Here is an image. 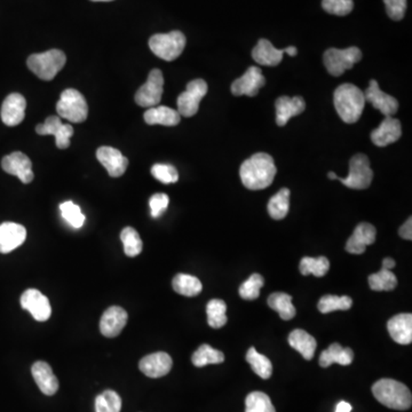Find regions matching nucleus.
I'll list each match as a JSON object with an SVG mask.
<instances>
[{
    "label": "nucleus",
    "mask_w": 412,
    "mask_h": 412,
    "mask_svg": "<svg viewBox=\"0 0 412 412\" xmlns=\"http://www.w3.org/2000/svg\"><path fill=\"white\" fill-rule=\"evenodd\" d=\"M323 10L336 16H345L353 10V0H322Z\"/></svg>",
    "instance_id": "nucleus-45"
},
{
    "label": "nucleus",
    "mask_w": 412,
    "mask_h": 412,
    "mask_svg": "<svg viewBox=\"0 0 412 412\" xmlns=\"http://www.w3.org/2000/svg\"><path fill=\"white\" fill-rule=\"evenodd\" d=\"M268 306L271 309H274L278 315L281 316L282 319L290 321L295 317L297 314L295 307L292 304V297L284 292H275L269 295L267 300Z\"/></svg>",
    "instance_id": "nucleus-30"
},
{
    "label": "nucleus",
    "mask_w": 412,
    "mask_h": 412,
    "mask_svg": "<svg viewBox=\"0 0 412 412\" xmlns=\"http://www.w3.org/2000/svg\"><path fill=\"white\" fill-rule=\"evenodd\" d=\"M225 360L222 352L213 348L209 345H202L198 350L192 354V362L195 367H203L209 364H220Z\"/></svg>",
    "instance_id": "nucleus-33"
},
{
    "label": "nucleus",
    "mask_w": 412,
    "mask_h": 412,
    "mask_svg": "<svg viewBox=\"0 0 412 412\" xmlns=\"http://www.w3.org/2000/svg\"><path fill=\"white\" fill-rule=\"evenodd\" d=\"M354 352L350 347H343L340 343H332L329 348L323 350L319 356V365L322 367H329L331 364L336 363L340 365H350L353 363Z\"/></svg>",
    "instance_id": "nucleus-28"
},
{
    "label": "nucleus",
    "mask_w": 412,
    "mask_h": 412,
    "mask_svg": "<svg viewBox=\"0 0 412 412\" xmlns=\"http://www.w3.org/2000/svg\"><path fill=\"white\" fill-rule=\"evenodd\" d=\"M288 341L290 346L301 354L305 360H310L314 357L317 343L315 338L306 332L305 330H293L288 336Z\"/></svg>",
    "instance_id": "nucleus-29"
},
{
    "label": "nucleus",
    "mask_w": 412,
    "mask_h": 412,
    "mask_svg": "<svg viewBox=\"0 0 412 412\" xmlns=\"http://www.w3.org/2000/svg\"><path fill=\"white\" fill-rule=\"evenodd\" d=\"M386 12L391 20L401 21L407 10V0H384Z\"/></svg>",
    "instance_id": "nucleus-47"
},
{
    "label": "nucleus",
    "mask_w": 412,
    "mask_h": 412,
    "mask_svg": "<svg viewBox=\"0 0 412 412\" xmlns=\"http://www.w3.org/2000/svg\"><path fill=\"white\" fill-rule=\"evenodd\" d=\"M266 84V78L262 75L260 68L250 67L242 77L233 80L231 84V93L233 95L255 96L261 87Z\"/></svg>",
    "instance_id": "nucleus-14"
},
{
    "label": "nucleus",
    "mask_w": 412,
    "mask_h": 412,
    "mask_svg": "<svg viewBox=\"0 0 412 412\" xmlns=\"http://www.w3.org/2000/svg\"><path fill=\"white\" fill-rule=\"evenodd\" d=\"M185 36L181 31L154 34L149 39V47L156 56L164 61H174L185 47Z\"/></svg>",
    "instance_id": "nucleus-5"
},
{
    "label": "nucleus",
    "mask_w": 412,
    "mask_h": 412,
    "mask_svg": "<svg viewBox=\"0 0 412 412\" xmlns=\"http://www.w3.org/2000/svg\"><path fill=\"white\" fill-rule=\"evenodd\" d=\"M377 230L371 223L362 222L354 230L353 235L347 240V252L352 254H362L367 250V245L376 242Z\"/></svg>",
    "instance_id": "nucleus-21"
},
{
    "label": "nucleus",
    "mask_w": 412,
    "mask_h": 412,
    "mask_svg": "<svg viewBox=\"0 0 412 412\" xmlns=\"http://www.w3.org/2000/svg\"><path fill=\"white\" fill-rule=\"evenodd\" d=\"M61 214L63 219L76 229H79L84 226L85 223V216L82 214V209L77 204L72 203L71 201L62 203L60 205Z\"/></svg>",
    "instance_id": "nucleus-42"
},
{
    "label": "nucleus",
    "mask_w": 412,
    "mask_h": 412,
    "mask_svg": "<svg viewBox=\"0 0 412 412\" xmlns=\"http://www.w3.org/2000/svg\"><path fill=\"white\" fill-rule=\"evenodd\" d=\"M1 168L8 174L17 176L21 182L25 185L34 180V175L30 158L21 151H15L5 156L1 161Z\"/></svg>",
    "instance_id": "nucleus-13"
},
{
    "label": "nucleus",
    "mask_w": 412,
    "mask_h": 412,
    "mask_svg": "<svg viewBox=\"0 0 412 412\" xmlns=\"http://www.w3.org/2000/svg\"><path fill=\"white\" fill-rule=\"evenodd\" d=\"M276 108V124L278 126H285L292 117L298 116L306 109L305 100L301 96H281L275 102Z\"/></svg>",
    "instance_id": "nucleus-23"
},
{
    "label": "nucleus",
    "mask_w": 412,
    "mask_h": 412,
    "mask_svg": "<svg viewBox=\"0 0 412 412\" xmlns=\"http://www.w3.org/2000/svg\"><path fill=\"white\" fill-rule=\"evenodd\" d=\"M181 120L178 110L168 106H152L144 113V122L148 125H163V126H175Z\"/></svg>",
    "instance_id": "nucleus-27"
},
{
    "label": "nucleus",
    "mask_w": 412,
    "mask_h": 412,
    "mask_svg": "<svg viewBox=\"0 0 412 412\" xmlns=\"http://www.w3.org/2000/svg\"><path fill=\"white\" fill-rule=\"evenodd\" d=\"M362 56L363 55L360 48L355 46L345 49L329 48L323 55V61L330 75L339 77L346 70L353 68L357 62H360Z\"/></svg>",
    "instance_id": "nucleus-7"
},
{
    "label": "nucleus",
    "mask_w": 412,
    "mask_h": 412,
    "mask_svg": "<svg viewBox=\"0 0 412 412\" xmlns=\"http://www.w3.org/2000/svg\"><path fill=\"white\" fill-rule=\"evenodd\" d=\"M328 178L331 179V180H334V179H338V175L336 173H333V172H329L328 173Z\"/></svg>",
    "instance_id": "nucleus-52"
},
{
    "label": "nucleus",
    "mask_w": 412,
    "mask_h": 412,
    "mask_svg": "<svg viewBox=\"0 0 412 412\" xmlns=\"http://www.w3.org/2000/svg\"><path fill=\"white\" fill-rule=\"evenodd\" d=\"M151 174L156 180L164 185L175 183L179 180L178 170L172 165L154 164L151 168Z\"/></svg>",
    "instance_id": "nucleus-44"
},
{
    "label": "nucleus",
    "mask_w": 412,
    "mask_h": 412,
    "mask_svg": "<svg viewBox=\"0 0 412 412\" xmlns=\"http://www.w3.org/2000/svg\"><path fill=\"white\" fill-rule=\"evenodd\" d=\"M96 158L113 178L122 176L128 166V159L116 148L100 147L96 151Z\"/></svg>",
    "instance_id": "nucleus-17"
},
{
    "label": "nucleus",
    "mask_w": 412,
    "mask_h": 412,
    "mask_svg": "<svg viewBox=\"0 0 412 412\" xmlns=\"http://www.w3.org/2000/svg\"><path fill=\"white\" fill-rule=\"evenodd\" d=\"M67 56L60 49H49V51L32 54L27 58V68L37 76L38 78L49 82L58 75V72L65 67Z\"/></svg>",
    "instance_id": "nucleus-4"
},
{
    "label": "nucleus",
    "mask_w": 412,
    "mask_h": 412,
    "mask_svg": "<svg viewBox=\"0 0 412 412\" xmlns=\"http://www.w3.org/2000/svg\"><path fill=\"white\" fill-rule=\"evenodd\" d=\"M299 269L304 276L312 274L316 277H323L329 271L330 262L325 257L302 258Z\"/></svg>",
    "instance_id": "nucleus-37"
},
{
    "label": "nucleus",
    "mask_w": 412,
    "mask_h": 412,
    "mask_svg": "<svg viewBox=\"0 0 412 412\" xmlns=\"http://www.w3.org/2000/svg\"><path fill=\"white\" fill-rule=\"evenodd\" d=\"M36 132L39 135H54L56 147L67 149L70 147V139L73 135V127L69 124L62 123L58 116H49L44 124L36 126Z\"/></svg>",
    "instance_id": "nucleus-12"
},
{
    "label": "nucleus",
    "mask_w": 412,
    "mask_h": 412,
    "mask_svg": "<svg viewBox=\"0 0 412 412\" xmlns=\"http://www.w3.org/2000/svg\"><path fill=\"white\" fill-rule=\"evenodd\" d=\"M122 398L115 391H103L95 400V412H120Z\"/></svg>",
    "instance_id": "nucleus-41"
},
{
    "label": "nucleus",
    "mask_w": 412,
    "mask_h": 412,
    "mask_svg": "<svg viewBox=\"0 0 412 412\" xmlns=\"http://www.w3.org/2000/svg\"><path fill=\"white\" fill-rule=\"evenodd\" d=\"M374 398L381 404L394 410H408L411 408V391L404 384L393 379H380L372 386Z\"/></svg>",
    "instance_id": "nucleus-3"
},
{
    "label": "nucleus",
    "mask_w": 412,
    "mask_h": 412,
    "mask_svg": "<svg viewBox=\"0 0 412 412\" xmlns=\"http://www.w3.org/2000/svg\"><path fill=\"white\" fill-rule=\"evenodd\" d=\"M173 360L168 353L158 352L144 356L139 363L142 374L149 378L164 377L171 371Z\"/></svg>",
    "instance_id": "nucleus-20"
},
{
    "label": "nucleus",
    "mask_w": 412,
    "mask_h": 412,
    "mask_svg": "<svg viewBox=\"0 0 412 412\" xmlns=\"http://www.w3.org/2000/svg\"><path fill=\"white\" fill-rule=\"evenodd\" d=\"M402 126L400 120L393 116L385 117L380 125L371 132V141L377 147H386L400 140Z\"/></svg>",
    "instance_id": "nucleus-19"
},
{
    "label": "nucleus",
    "mask_w": 412,
    "mask_h": 412,
    "mask_svg": "<svg viewBox=\"0 0 412 412\" xmlns=\"http://www.w3.org/2000/svg\"><path fill=\"white\" fill-rule=\"evenodd\" d=\"M245 412H276V410L267 394L252 391L245 400Z\"/></svg>",
    "instance_id": "nucleus-40"
},
{
    "label": "nucleus",
    "mask_w": 412,
    "mask_h": 412,
    "mask_svg": "<svg viewBox=\"0 0 412 412\" xmlns=\"http://www.w3.org/2000/svg\"><path fill=\"white\" fill-rule=\"evenodd\" d=\"M276 173L274 159L266 152L252 154L240 168L242 183L250 190L267 188L274 181Z\"/></svg>",
    "instance_id": "nucleus-1"
},
{
    "label": "nucleus",
    "mask_w": 412,
    "mask_h": 412,
    "mask_svg": "<svg viewBox=\"0 0 412 412\" xmlns=\"http://www.w3.org/2000/svg\"><path fill=\"white\" fill-rule=\"evenodd\" d=\"M170 204V197L166 194L158 192L151 196L149 199V206H150V214L154 219H157L159 216L164 214L165 211L168 209Z\"/></svg>",
    "instance_id": "nucleus-46"
},
{
    "label": "nucleus",
    "mask_w": 412,
    "mask_h": 412,
    "mask_svg": "<svg viewBox=\"0 0 412 412\" xmlns=\"http://www.w3.org/2000/svg\"><path fill=\"white\" fill-rule=\"evenodd\" d=\"M352 405L348 402L341 401L336 404L334 412H352Z\"/></svg>",
    "instance_id": "nucleus-49"
},
{
    "label": "nucleus",
    "mask_w": 412,
    "mask_h": 412,
    "mask_svg": "<svg viewBox=\"0 0 412 412\" xmlns=\"http://www.w3.org/2000/svg\"><path fill=\"white\" fill-rule=\"evenodd\" d=\"M120 240L123 242L124 252L127 257L134 258L142 252L144 243L140 235L132 227H126L120 233Z\"/></svg>",
    "instance_id": "nucleus-38"
},
{
    "label": "nucleus",
    "mask_w": 412,
    "mask_h": 412,
    "mask_svg": "<svg viewBox=\"0 0 412 412\" xmlns=\"http://www.w3.org/2000/svg\"><path fill=\"white\" fill-rule=\"evenodd\" d=\"M92 1H113V0H92Z\"/></svg>",
    "instance_id": "nucleus-53"
},
{
    "label": "nucleus",
    "mask_w": 412,
    "mask_h": 412,
    "mask_svg": "<svg viewBox=\"0 0 412 412\" xmlns=\"http://www.w3.org/2000/svg\"><path fill=\"white\" fill-rule=\"evenodd\" d=\"M369 286L374 291H391L398 285V278L391 271L381 268L380 271L371 274L367 278Z\"/></svg>",
    "instance_id": "nucleus-35"
},
{
    "label": "nucleus",
    "mask_w": 412,
    "mask_h": 412,
    "mask_svg": "<svg viewBox=\"0 0 412 412\" xmlns=\"http://www.w3.org/2000/svg\"><path fill=\"white\" fill-rule=\"evenodd\" d=\"M374 179V171L370 166V161L367 154H356L350 158V173L346 178H339L343 185L352 189H367Z\"/></svg>",
    "instance_id": "nucleus-8"
},
{
    "label": "nucleus",
    "mask_w": 412,
    "mask_h": 412,
    "mask_svg": "<svg viewBox=\"0 0 412 412\" xmlns=\"http://www.w3.org/2000/svg\"><path fill=\"white\" fill-rule=\"evenodd\" d=\"M395 267V261L394 259H391V258H385L384 261H382V267L384 269H387V271H391L393 268Z\"/></svg>",
    "instance_id": "nucleus-50"
},
{
    "label": "nucleus",
    "mask_w": 412,
    "mask_h": 412,
    "mask_svg": "<svg viewBox=\"0 0 412 412\" xmlns=\"http://www.w3.org/2000/svg\"><path fill=\"white\" fill-rule=\"evenodd\" d=\"M226 312L227 305L223 300H220V299L209 300V304L206 306L209 325L213 329H220L226 325L227 321H228Z\"/></svg>",
    "instance_id": "nucleus-34"
},
{
    "label": "nucleus",
    "mask_w": 412,
    "mask_h": 412,
    "mask_svg": "<svg viewBox=\"0 0 412 412\" xmlns=\"http://www.w3.org/2000/svg\"><path fill=\"white\" fill-rule=\"evenodd\" d=\"M21 306L30 312L38 322L47 321L52 315V307L47 297L36 288H29L21 295Z\"/></svg>",
    "instance_id": "nucleus-11"
},
{
    "label": "nucleus",
    "mask_w": 412,
    "mask_h": 412,
    "mask_svg": "<svg viewBox=\"0 0 412 412\" xmlns=\"http://www.w3.org/2000/svg\"><path fill=\"white\" fill-rule=\"evenodd\" d=\"M27 238V229L15 222L0 225V253H10L21 247Z\"/></svg>",
    "instance_id": "nucleus-22"
},
{
    "label": "nucleus",
    "mask_w": 412,
    "mask_h": 412,
    "mask_svg": "<svg viewBox=\"0 0 412 412\" xmlns=\"http://www.w3.org/2000/svg\"><path fill=\"white\" fill-rule=\"evenodd\" d=\"M264 277L259 274H252L243 284L240 286V298L244 300H254L260 295V290L264 286Z\"/></svg>",
    "instance_id": "nucleus-43"
},
{
    "label": "nucleus",
    "mask_w": 412,
    "mask_h": 412,
    "mask_svg": "<svg viewBox=\"0 0 412 412\" xmlns=\"http://www.w3.org/2000/svg\"><path fill=\"white\" fill-rule=\"evenodd\" d=\"M56 111L60 118H65L71 123H82L89 115V106L82 93L77 89H68L61 93L56 103Z\"/></svg>",
    "instance_id": "nucleus-6"
},
{
    "label": "nucleus",
    "mask_w": 412,
    "mask_h": 412,
    "mask_svg": "<svg viewBox=\"0 0 412 412\" xmlns=\"http://www.w3.org/2000/svg\"><path fill=\"white\" fill-rule=\"evenodd\" d=\"M284 53L285 48L284 49H277L267 39H259L258 44L252 51V58L259 65L276 67L281 63Z\"/></svg>",
    "instance_id": "nucleus-26"
},
{
    "label": "nucleus",
    "mask_w": 412,
    "mask_h": 412,
    "mask_svg": "<svg viewBox=\"0 0 412 412\" xmlns=\"http://www.w3.org/2000/svg\"><path fill=\"white\" fill-rule=\"evenodd\" d=\"M365 101L370 102L374 109L379 110L385 117L393 116L398 113V101L394 96L386 94L381 91L377 80H370L367 89L364 91Z\"/></svg>",
    "instance_id": "nucleus-15"
},
{
    "label": "nucleus",
    "mask_w": 412,
    "mask_h": 412,
    "mask_svg": "<svg viewBox=\"0 0 412 412\" xmlns=\"http://www.w3.org/2000/svg\"><path fill=\"white\" fill-rule=\"evenodd\" d=\"M27 101L19 93H12L3 100L0 116L3 123L7 126H16L22 123L25 117Z\"/></svg>",
    "instance_id": "nucleus-16"
},
{
    "label": "nucleus",
    "mask_w": 412,
    "mask_h": 412,
    "mask_svg": "<svg viewBox=\"0 0 412 412\" xmlns=\"http://www.w3.org/2000/svg\"><path fill=\"white\" fill-rule=\"evenodd\" d=\"M32 377L41 393L47 396L54 395L58 391V380L51 365L44 360H38L31 367Z\"/></svg>",
    "instance_id": "nucleus-24"
},
{
    "label": "nucleus",
    "mask_w": 412,
    "mask_h": 412,
    "mask_svg": "<svg viewBox=\"0 0 412 412\" xmlns=\"http://www.w3.org/2000/svg\"><path fill=\"white\" fill-rule=\"evenodd\" d=\"M388 332L391 339L400 345H409L412 341L411 314H398L387 323Z\"/></svg>",
    "instance_id": "nucleus-25"
},
{
    "label": "nucleus",
    "mask_w": 412,
    "mask_h": 412,
    "mask_svg": "<svg viewBox=\"0 0 412 412\" xmlns=\"http://www.w3.org/2000/svg\"><path fill=\"white\" fill-rule=\"evenodd\" d=\"M365 102L363 91L348 82L340 85L333 94V103L336 113L341 120L347 124L356 123L360 119Z\"/></svg>",
    "instance_id": "nucleus-2"
},
{
    "label": "nucleus",
    "mask_w": 412,
    "mask_h": 412,
    "mask_svg": "<svg viewBox=\"0 0 412 412\" xmlns=\"http://www.w3.org/2000/svg\"><path fill=\"white\" fill-rule=\"evenodd\" d=\"M268 213L274 220L284 219L290 209V190L282 188L268 202Z\"/></svg>",
    "instance_id": "nucleus-32"
},
{
    "label": "nucleus",
    "mask_w": 412,
    "mask_h": 412,
    "mask_svg": "<svg viewBox=\"0 0 412 412\" xmlns=\"http://www.w3.org/2000/svg\"><path fill=\"white\" fill-rule=\"evenodd\" d=\"M352 305H353V300L347 295L338 297V295H326L319 300L317 308L322 314H329L334 310H348Z\"/></svg>",
    "instance_id": "nucleus-39"
},
{
    "label": "nucleus",
    "mask_w": 412,
    "mask_h": 412,
    "mask_svg": "<svg viewBox=\"0 0 412 412\" xmlns=\"http://www.w3.org/2000/svg\"><path fill=\"white\" fill-rule=\"evenodd\" d=\"M172 286L179 295L185 297H195L203 290L202 282L198 278L188 274H176L172 281Z\"/></svg>",
    "instance_id": "nucleus-31"
},
{
    "label": "nucleus",
    "mask_w": 412,
    "mask_h": 412,
    "mask_svg": "<svg viewBox=\"0 0 412 412\" xmlns=\"http://www.w3.org/2000/svg\"><path fill=\"white\" fill-rule=\"evenodd\" d=\"M398 233H400V236L403 238V240H412V219L411 216L409 218L407 221H405L401 227H400V229H398Z\"/></svg>",
    "instance_id": "nucleus-48"
},
{
    "label": "nucleus",
    "mask_w": 412,
    "mask_h": 412,
    "mask_svg": "<svg viewBox=\"0 0 412 412\" xmlns=\"http://www.w3.org/2000/svg\"><path fill=\"white\" fill-rule=\"evenodd\" d=\"M164 91V77L159 69H154L149 72L147 82L137 89L135 102L144 108L157 106L161 102Z\"/></svg>",
    "instance_id": "nucleus-10"
},
{
    "label": "nucleus",
    "mask_w": 412,
    "mask_h": 412,
    "mask_svg": "<svg viewBox=\"0 0 412 412\" xmlns=\"http://www.w3.org/2000/svg\"><path fill=\"white\" fill-rule=\"evenodd\" d=\"M285 53H288L290 56H295L298 54V49L295 46H288V47L285 48Z\"/></svg>",
    "instance_id": "nucleus-51"
},
{
    "label": "nucleus",
    "mask_w": 412,
    "mask_h": 412,
    "mask_svg": "<svg viewBox=\"0 0 412 412\" xmlns=\"http://www.w3.org/2000/svg\"><path fill=\"white\" fill-rule=\"evenodd\" d=\"M247 360L259 377L262 379L271 378L273 374V364L271 360L262 354L258 353L254 347H251L250 350H247Z\"/></svg>",
    "instance_id": "nucleus-36"
},
{
    "label": "nucleus",
    "mask_w": 412,
    "mask_h": 412,
    "mask_svg": "<svg viewBox=\"0 0 412 412\" xmlns=\"http://www.w3.org/2000/svg\"><path fill=\"white\" fill-rule=\"evenodd\" d=\"M128 315L125 309L119 306H113L103 312L100 321V331L106 338L118 336L127 324Z\"/></svg>",
    "instance_id": "nucleus-18"
},
{
    "label": "nucleus",
    "mask_w": 412,
    "mask_h": 412,
    "mask_svg": "<svg viewBox=\"0 0 412 412\" xmlns=\"http://www.w3.org/2000/svg\"><path fill=\"white\" fill-rule=\"evenodd\" d=\"M207 84L203 79H194L187 85L185 92L179 95L178 113L180 116L189 117L195 116L198 113L199 103L207 93Z\"/></svg>",
    "instance_id": "nucleus-9"
}]
</instances>
